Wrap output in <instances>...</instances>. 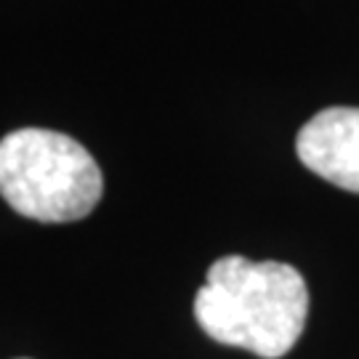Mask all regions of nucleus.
Here are the masks:
<instances>
[{"mask_svg":"<svg viewBox=\"0 0 359 359\" xmlns=\"http://www.w3.org/2000/svg\"><path fill=\"white\" fill-rule=\"evenodd\" d=\"M295 152L320 179L359 194V107L322 109L298 130Z\"/></svg>","mask_w":359,"mask_h":359,"instance_id":"7ed1b4c3","label":"nucleus"},{"mask_svg":"<svg viewBox=\"0 0 359 359\" xmlns=\"http://www.w3.org/2000/svg\"><path fill=\"white\" fill-rule=\"evenodd\" d=\"M104 179L93 154L72 136L19 128L0 139V197L40 224H69L99 205Z\"/></svg>","mask_w":359,"mask_h":359,"instance_id":"f03ea898","label":"nucleus"},{"mask_svg":"<svg viewBox=\"0 0 359 359\" xmlns=\"http://www.w3.org/2000/svg\"><path fill=\"white\" fill-rule=\"evenodd\" d=\"M309 287L301 271L280 261L224 256L194 295V320L208 338L280 359L306 327Z\"/></svg>","mask_w":359,"mask_h":359,"instance_id":"f257e3e1","label":"nucleus"}]
</instances>
